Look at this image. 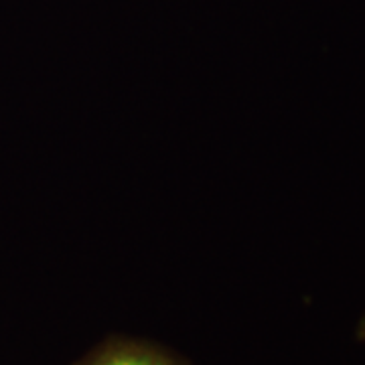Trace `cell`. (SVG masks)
Returning a JSON list of instances; mask_svg holds the SVG:
<instances>
[{
	"label": "cell",
	"instance_id": "1",
	"mask_svg": "<svg viewBox=\"0 0 365 365\" xmlns=\"http://www.w3.org/2000/svg\"><path fill=\"white\" fill-rule=\"evenodd\" d=\"M83 365H181L169 353L157 347L134 343V341H114L93 353Z\"/></svg>",
	"mask_w": 365,
	"mask_h": 365
},
{
	"label": "cell",
	"instance_id": "2",
	"mask_svg": "<svg viewBox=\"0 0 365 365\" xmlns=\"http://www.w3.org/2000/svg\"><path fill=\"white\" fill-rule=\"evenodd\" d=\"M357 339L365 341V313L361 317V321H359V325H357Z\"/></svg>",
	"mask_w": 365,
	"mask_h": 365
}]
</instances>
